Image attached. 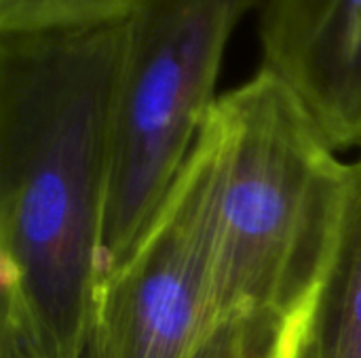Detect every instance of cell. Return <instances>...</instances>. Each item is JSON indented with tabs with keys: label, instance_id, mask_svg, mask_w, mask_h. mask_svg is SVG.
Wrapping results in <instances>:
<instances>
[{
	"label": "cell",
	"instance_id": "cell-1",
	"mask_svg": "<svg viewBox=\"0 0 361 358\" xmlns=\"http://www.w3.org/2000/svg\"><path fill=\"white\" fill-rule=\"evenodd\" d=\"M127 19L0 36V317L44 358H85Z\"/></svg>",
	"mask_w": 361,
	"mask_h": 358
},
{
	"label": "cell",
	"instance_id": "cell-2",
	"mask_svg": "<svg viewBox=\"0 0 361 358\" xmlns=\"http://www.w3.org/2000/svg\"><path fill=\"white\" fill-rule=\"evenodd\" d=\"M214 298L237 358H275L326 270L347 165L273 72L218 97Z\"/></svg>",
	"mask_w": 361,
	"mask_h": 358
},
{
	"label": "cell",
	"instance_id": "cell-3",
	"mask_svg": "<svg viewBox=\"0 0 361 358\" xmlns=\"http://www.w3.org/2000/svg\"><path fill=\"white\" fill-rule=\"evenodd\" d=\"M262 0H142L127 19L116 80L102 276L163 207L218 101L231 36Z\"/></svg>",
	"mask_w": 361,
	"mask_h": 358
},
{
	"label": "cell",
	"instance_id": "cell-4",
	"mask_svg": "<svg viewBox=\"0 0 361 358\" xmlns=\"http://www.w3.org/2000/svg\"><path fill=\"white\" fill-rule=\"evenodd\" d=\"M218 152L203 124L140 243L95 289L85 358H237L214 298Z\"/></svg>",
	"mask_w": 361,
	"mask_h": 358
},
{
	"label": "cell",
	"instance_id": "cell-5",
	"mask_svg": "<svg viewBox=\"0 0 361 358\" xmlns=\"http://www.w3.org/2000/svg\"><path fill=\"white\" fill-rule=\"evenodd\" d=\"M258 11L262 68L336 152L361 148V0H262Z\"/></svg>",
	"mask_w": 361,
	"mask_h": 358
},
{
	"label": "cell",
	"instance_id": "cell-6",
	"mask_svg": "<svg viewBox=\"0 0 361 358\" xmlns=\"http://www.w3.org/2000/svg\"><path fill=\"white\" fill-rule=\"evenodd\" d=\"M296 358H361V158L347 165L334 243Z\"/></svg>",
	"mask_w": 361,
	"mask_h": 358
},
{
	"label": "cell",
	"instance_id": "cell-7",
	"mask_svg": "<svg viewBox=\"0 0 361 358\" xmlns=\"http://www.w3.org/2000/svg\"><path fill=\"white\" fill-rule=\"evenodd\" d=\"M142 0H0V36L53 34L118 23Z\"/></svg>",
	"mask_w": 361,
	"mask_h": 358
},
{
	"label": "cell",
	"instance_id": "cell-8",
	"mask_svg": "<svg viewBox=\"0 0 361 358\" xmlns=\"http://www.w3.org/2000/svg\"><path fill=\"white\" fill-rule=\"evenodd\" d=\"M0 358H44L30 342L23 329L6 317H0Z\"/></svg>",
	"mask_w": 361,
	"mask_h": 358
},
{
	"label": "cell",
	"instance_id": "cell-9",
	"mask_svg": "<svg viewBox=\"0 0 361 358\" xmlns=\"http://www.w3.org/2000/svg\"><path fill=\"white\" fill-rule=\"evenodd\" d=\"M309 312V310H307ZM307 312L296 321L294 329L290 331V338L286 342V346L281 348V352L275 358H296V350H298V344H300V335H302V327H305V319H307Z\"/></svg>",
	"mask_w": 361,
	"mask_h": 358
}]
</instances>
